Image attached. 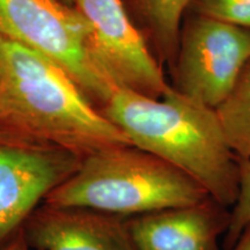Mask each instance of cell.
Masks as SVG:
<instances>
[{"label":"cell","instance_id":"cell-1","mask_svg":"<svg viewBox=\"0 0 250 250\" xmlns=\"http://www.w3.org/2000/svg\"><path fill=\"white\" fill-rule=\"evenodd\" d=\"M0 136L85 159L126 136L90 103L59 65L0 37Z\"/></svg>","mask_w":250,"mask_h":250},{"label":"cell","instance_id":"cell-2","mask_svg":"<svg viewBox=\"0 0 250 250\" xmlns=\"http://www.w3.org/2000/svg\"><path fill=\"white\" fill-rule=\"evenodd\" d=\"M100 112L134 147L184 171L226 208L235 203L239 158L228 145L214 109L173 88L161 99L118 88Z\"/></svg>","mask_w":250,"mask_h":250},{"label":"cell","instance_id":"cell-3","mask_svg":"<svg viewBox=\"0 0 250 250\" xmlns=\"http://www.w3.org/2000/svg\"><path fill=\"white\" fill-rule=\"evenodd\" d=\"M208 197L201 184L169 162L125 145L86 156L44 203L130 218L196 204Z\"/></svg>","mask_w":250,"mask_h":250},{"label":"cell","instance_id":"cell-4","mask_svg":"<svg viewBox=\"0 0 250 250\" xmlns=\"http://www.w3.org/2000/svg\"><path fill=\"white\" fill-rule=\"evenodd\" d=\"M0 37L59 65L99 111L118 89L94 52L85 20L62 0H0Z\"/></svg>","mask_w":250,"mask_h":250},{"label":"cell","instance_id":"cell-5","mask_svg":"<svg viewBox=\"0 0 250 250\" xmlns=\"http://www.w3.org/2000/svg\"><path fill=\"white\" fill-rule=\"evenodd\" d=\"M250 59V30L187 12L168 73L177 93L215 109Z\"/></svg>","mask_w":250,"mask_h":250},{"label":"cell","instance_id":"cell-6","mask_svg":"<svg viewBox=\"0 0 250 250\" xmlns=\"http://www.w3.org/2000/svg\"><path fill=\"white\" fill-rule=\"evenodd\" d=\"M81 161L64 149L0 136V249Z\"/></svg>","mask_w":250,"mask_h":250},{"label":"cell","instance_id":"cell-7","mask_svg":"<svg viewBox=\"0 0 250 250\" xmlns=\"http://www.w3.org/2000/svg\"><path fill=\"white\" fill-rule=\"evenodd\" d=\"M89 28L94 52L118 88L152 99L171 89L165 68L153 57L121 0H74Z\"/></svg>","mask_w":250,"mask_h":250},{"label":"cell","instance_id":"cell-8","mask_svg":"<svg viewBox=\"0 0 250 250\" xmlns=\"http://www.w3.org/2000/svg\"><path fill=\"white\" fill-rule=\"evenodd\" d=\"M126 219L90 208L43 203L22 229L34 250H136Z\"/></svg>","mask_w":250,"mask_h":250},{"label":"cell","instance_id":"cell-9","mask_svg":"<svg viewBox=\"0 0 250 250\" xmlns=\"http://www.w3.org/2000/svg\"><path fill=\"white\" fill-rule=\"evenodd\" d=\"M229 208L208 197L191 205L126 219L136 250H223L219 239L229 225Z\"/></svg>","mask_w":250,"mask_h":250},{"label":"cell","instance_id":"cell-10","mask_svg":"<svg viewBox=\"0 0 250 250\" xmlns=\"http://www.w3.org/2000/svg\"><path fill=\"white\" fill-rule=\"evenodd\" d=\"M159 64L173 66L182 20L192 0H121Z\"/></svg>","mask_w":250,"mask_h":250},{"label":"cell","instance_id":"cell-11","mask_svg":"<svg viewBox=\"0 0 250 250\" xmlns=\"http://www.w3.org/2000/svg\"><path fill=\"white\" fill-rule=\"evenodd\" d=\"M214 110L232 151L237 158L250 160V59Z\"/></svg>","mask_w":250,"mask_h":250},{"label":"cell","instance_id":"cell-12","mask_svg":"<svg viewBox=\"0 0 250 250\" xmlns=\"http://www.w3.org/2000/svg\"><path fill=\"white\" fill-rule=\"evenodd\" d=\"M240 182L236 201L229 208V225L225 233L224 248L228 250L250 225V160L239 158Z\"/></svg>","mask_w":250,"mask_h":250},{"label":"cell","instance_id":"cell-13","mask_svg":"<svg viewBox=\"0 0 250 250\" xmlns=\"http://www.w3.org/2000/svg\"><path fill=\"white\" fill-rule=\"evenodd\" d=\"M187 12L250 30V0H192Z\"/></svg>","mask_w":250,"mask_h":250},{"label":"cell","instance_id":"cell-14","mask_svg":"<svg viewBox=\"0 0 250 250\" xmlns=\"http://www.w3.org/2000/svg\"><path fill=\"white\" fill-rule=\"evenodd\" d=\"M0 250H34L28 245L26 237H24L23 229L21 228L15 235L12 237L6 245Z\"/></svg>","mask_w":250,"mask_h":250},{"label":"cell","instance_id":"cell-15","mask_svg":"<svg viewBox=\"0 0 250 250\" xmlns=\"http://www.w3.org/2000/svg\"><path fill=\"white\" fill-rule=\"evenodd\" d=\"M228 250H250V225H248L237 241Z\"/></svg>","mask_w":250,"mask_h":250},{"label":"cell","instance_id":"cell-16","mask_svg":"<svg viewBox=\"0 0 250 250\" xmlns=\"http://www.w3.org/2000/svg\"><path fill=\"white\" fill-rule=\"evenodd\" d=\"M62 1H64L65 4H67V5H71V6H73V2H74V0H62Z\"/></svg>","mask_w":250,"mask_h":250}]
</instances>
